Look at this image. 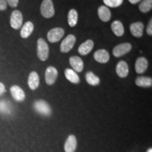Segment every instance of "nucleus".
Here are the masks:
<instances>
[{
	"mask_svg": "<svg viewBox=\"0 0 152 152\" xmlns=\"http://www.w3.org/2000/svg\"><path fill=\"white\" fill-rule=\"evenodd\" d=\"M37 57L42 61H45L49 57V49L46 41L42 38H39L37 40Z\"/></svg>",
	"mask_w": 152,
	"mask_h": 152,
	"instance_id": "f257e3e1",
	"label": "nucleus"
},
{
	"mask_svg": "<svg viewBox=\"0 0 152 152\" xmlns=\"http://www.w3.org/2000/svg\"><path fill=\"white\" fill-rule=\"evenodd\" d=\"M40 13L44 18H50L55 14L52 0H43L40 6Z\"/></svg>",
	"mask_w": 152,
	"mask_h": 152,
	"instance_id": "f03ea898",
	"label": "nucleus"
},
{
	"mask_svg": "<svg viewBox=\"0 0 152 152\" xmlns=\"http://www.w3.org/2000/svg\"><path fill=\"white\" fill-rule=\"evenodd\" d=\"M33 107L36 111L40 115L49 116L52 114V109L48 103L44 100H38L33 104Z\"/></svg>",
	"mask_w": 152,
	"mask_h": 152,
	"instance_id": "7ed1b4c3",
	"label": "nucleus"
},
{
	"mask_svg": "<svg viewBox=\"0 0 152 152\" xmlns=\"http://www.w3.org/2000/svg\"><path fill=\"white\" fill-rule=\"evenodd\" d=\"M76 42V37L73 35H68L64 39L60 46V50L62 53H68L73 48Z\"/></svg>",
	"mask_w": 152,
	"mask_h": 152,
	"instance_id": "20e7f679",
	"label": "nucleus"
},
{
	"mask_svg": "<svg viewBox=\"0 0 152 152\" xmlns=\"http://www.w3.org/2000/svg\"><path fill=\"white\" fill-rule=\"evenodd\" d=\"M64 30L61 28H54L50 30L47 33V39L51 43L57 42L64 37Z\"/></svg>",
	"mask_w": 152,
	"mask_h": 152,
	"instance_id": "39448f33",
	"label": "nucleus"
},
{
	"mask_svg": "<svg viewBox=\"0 0 152 152\" xmlns=\"http://www.w3.org/2000/svg\"><path fill=\"white\" fill-rule=\"evenodd\" d=\"M23 20V14L20 11L15 10L11 13L10 18V24L11 28L15 30H18L22 26Z\"/></svg>",
	"mask_w": 152,
	"mask_h": 152,
	"instance_id": "423d86ee",
	"label": "nucleus"
},
{
	"mask_svg": "<svg viewBox=\"0 0 152 152\" xmlns=\"http://www.w3.org/2000/svg\"><path fill=\"white\" fill-rule=\"evenodd\" d=\"M131 49H132L131 44L128 42L120 44L113 48V54L115 57H121L130 52Z\"/></svg>",
	"mask_w": 152,
	"mask_h": 152,
	"instance_id": "0eeeda50",
	"label": "nucleus"
},
{
	"mask_svg": "<svg viewBox=\"0 0 152 152\" xmlns=\"http://www.w3.org/2000/svg\"><path fill=\"white\" fill-rule=\"evenodd\" d=\"M58 77V71L54 66H49L45 72V81L49 85L54 84Z\"/></svg>",
	"mask_w": 152,
	"mask_h": 152,
	"instance_id": "6e6552de",
	"label": "nucleus"
},
{
	"mask_svg": "<svg viewBox=\"0 0 152 152\" xmlns=\"http://www.w3.org/2000/svg\"><path fill=\"white\" fill-rule=\"evenodd\" d=\"M69 63L71 64L73 70L76 73H80L84 69V63L83 60L79 56H73L70 58Z\"/></svg>",
	"mask_w": 152,
	"mask_h": 152,
	"instance_id": "1a4fd4ad",
	"label": "nucleus"
},
{
	"mask_svg": "<svg viewBox=\"0 0 152 152\" xmlns=\"http://www.w3.org/2000/svg\"><path fill=\"white\" fill-rule=\"evenodd\" d=\"M94 58L96 61L100 64H106L110 59L109 52L106 49H99L94 54Z\"/></svg>",
	"mask_w": 152,
	"mask_h": 152,
	"instance_id": "9d476101",
	"label": "nucleus"
},
{
	"mask_svg": "<svg viewBox=\"0 0 152 152\" xmlns=\"http://www.w3.org/2000/svg\"><path fill=\"white\" fill-rule=\"evenodd\" d=\"M10 91L13 98L17 102H23L26 98V94H25L24 91L22 90L21 87L18 85H14L11 87Z\"/></svg>",
	"mask_w": 152,
	"mask_h": 152,
	"instance_id": "9b49d317",
	"label": "nucleus"
},
{
	"mask_svg": "<svg viewBox=\"0 0 152 152\" xmlns=\"http://www.w3.org/2000/svg\"><path fill=\"white\" fill-rule=\"evenodd\" d=\"M148 60L145 57H139L135 62V71L137 73L142 74L147 71L148 68Z\"/></svg>",
	"mask_w": 152,
	"mask_h": 152,
	"instance_id": "f8f14e48",
	"label": "nucleus"
},
{
	"mask_svg": "<svg viewBox=\"0 0 152 152\" xmlns=\"http://www.w3.org/2000/svg\"><path fill=\"white\" fill-rule=\"evenodd\" d=\"M117 75L121 78H124L128 75L129 73V68L128 65L124 61H121L118 63L116 68H115Z\"/></svg>",
	"mask_w": 152,
	"mask_h": 152,
	"instance_id": "ddd939ff",
	"label": "nucleus"
},
{
	"mask_svg": "<svg viewBox=\"0 0 152 152\" xmlns=\"http://www.w3.org/2000/svg\"><path fill=\"white\" fill-rule=\"evenodd\" d=\"M144 24L142 22H135L130 25V33L135 37H141L143 35Z\"/></svg>",
	"mask_w": 152,
	"mask_h": 152,
	"instance_id": "4468645a",
	"label": "nucleus"
},
{
	"mask_svg": "<svg viewBox=\"0 0 152 152\" xmlns=\"http://www.w3.org/2000/svg\"><path fill=\"white\" fill-rule=\"evenodd\" d=\"M94 47V42L92 39H87L85 42L82 43L78 47V52L80 54L85 56L90 54Z\"/></svg>",
	"mask_w": 152,
	"mask_h": 152,
	"instance_id": "2eb2a0df",
	"label": "nucleus"
},
{
	"mask_svg": "<svg viewBox=\"0 0 152 152\" xmlns=\"http://www.w3.org/2000/svg\"><path fill=\"white\" fill-rule=\"evenodd\" d=\"M77 147V140L73 134L68 137L64 144V150L66 152H75Z\"/></svg>",
	"mask_w": 152,
	"mask_h": 152,
	"instance_id": "dca6fc26",
	"label": "nucleus"
},
{
	"mask_svg": "<svg viewBox=\"0 0 152 152\" xmlns=\"http://www.w3.org/2000/svg\"><path fill=\"white\" fill-rule=\"evenodd\" d=\"M97 13L99 18L103 22H108L111 18V11L106 6H101L99 7Z\"/></svg>",
	"mask_w": 152,
	"mask_h": 152,
	"instance_id": "f3484780",
	"label": "nucleus"
},
{
	"mask_svg": "<svg viewBox=\"0 0 152 152\" xmlns=\"http://www.w3.org/2000/svg\"><path fill=\"white\" fill-rule=\"evenodd\" d=\"M28 86L32 90H35L39 85V77L37 73L33 71L30 73L28 80Z\"/></svg>",
	"mask_w": 152,
	"mask_h": 152,
	"instance_id": "a211bd4d",
	"label": "nucleus"
},
{
	"mask_svg": "<svg viewBox=\"0 0 152 152\" xmlns=\"http://www.w3.org/2000/svg\"><path fill=\"white\" fill-rule=\"evenodd\" d=\"M34 30V25L32 22L27 21L20 30V36L23 39H26L33 33Z\"/></svg>",
	"mask_w": 152,
	"mask_h": 152,
	"instance_id": "6ab92c4d",
	"label": "nucleus"
},
{
	"mask_svg": "<svg viewBox=\"0 0 152 152\" xmlns=\"http://www.w3.org/2000/svg\"><path fill=\"white\" fill-rule=\"evenodd\" d=\"M64 75L66 79L74 84H78L80 83V77L75 71L71 68H66L64 71Z\"/></svg>",
	"mask_w": 152,
	"mask_h": 152,
	"instance_id": "aec40b11",
	"label": "nucleus"
},
{
	"mask_svg": "<svg viewBox=\"0 0 152 152\" xmlns=\"http://www.w3.org/2000/svg\"><path fill=\"white\" fill-rule=\"evenodd\" d=\"M111 30L113 33L117 37H121L125 33V29L123 25L120 20H115L111 23Z\"/></svg>",
	"mask_w": 152,
	"mask_h": 152,
	"instance_id": "412c9836",
	"label": "nucleus"
},
{
	"mask_svg": "<svg viewBox=\"0 0 152 152\" xmlns=\"http://www.w3.org/2000/svg\"><path fill=\"white\" fill-rule=\"evenodd\" d=\"M135 84L138 87H149L152 85V78L147 76H140L135 80Z\"/></svg>",
	"mask_w": 152,
	"mask_h": 152,
	"instance_id": "4be33fe9",
	"label": "nucleus"
},
{
	"mask_svg": "<svg viewBox=\"0 0 152 152\" xmlns=\"http://www.w3.org/2000/svg\"><path fill=\"white\" fill-rule=\"evenodd\" d=\"M85 79H86L87 83L89 85H92V86H96L98 85L100 83V79L97 75L92 71H89L85 74Z\"/></svg>",
	"mask_w": 152,
	"mask_h": 152,
	"instance_id": "5701e85b",
	"label": "nucleus"
},
{
	"mask_svg": "<svg viewBox=\"0 0 152 152\" xmlns=\"http://www.w3.org/2000/svg\"><path fill=\"white\" fill-rule=\"evenodd\" d=\"M78 14L75 9H71L68 11V23L71 27H74L77 23Z\"/></svg>",
	"mask_w": 152,
	"mask_h": 152,
	"instance_id": "b1692460",
	"label": "nucleus"
},
{
	"mask_svg": "<svg viewBox=\"0 0 152 152\" xmlns=\"http://www.w3.org/2000/svg\"><path fill=\"white\" fill-rule=\"evenodd\" d=\"M152 8V0H144L142 1L140 6L139 9L142 13H147L151 11Z\"/></svg>",
	"mask_w": 152,
	"mask_h": 152,
	"instance_id": "393cba45",
	"label": "nucleus"
},
{
	"mask_svg": "<svg viewBox=\"0 0 152 152\" xmlns=\"http://www.w3.org/2000/svg\"><path fill=\"white\" fill-rule=\"evenodd\" d=\"M11 112V105L9 102L6 100L0 101V113L9 114Z\"/></svg>",
	"mask_w": 152,
	"mask_h": 152,
	"instance_id": "a878e982",
	"label": "nucleus"
},
{
	"mask_svg": "<svg viewBox=\"0 0 152 152\" xmlns=\"http://www.w3.org/2000/svg\"><path fill=\"white\" fill-rule=\"evenodd\" d=\"M104 3L109 7L116 8L122 4L123 0H103Z\"/></svg>",
	"mask_w": 152,
	"mask_h": 152,
	"instance_id": "bb28decb",
	"label": "nucleus"
},
{
	"mask_svg": "<svg viewBox=\"0 0 152 152\" xmlns=\"http://www.w3.org/2000/svg\"><path fill=\"white\" fill-rule=\"evenodd\" d=\"M8 4L11 7H13V8H15L16 7L18 4L19 0H6Z\"/></svg>",
	"mask_w": 152,
	"mask_h": 152,
	"instance_id": "cd10ccee",
	"label": "nucleus"
},
{
	"mask_svg": "<svg viewBox=\"0 0 152 152\" xmlns=\"http://www.w3.org/2000/svg\"><path fill=\"white\" fill-rule=\"evenodd\" d=\"M7 7V2L6 0H0V11L6 10Z\"/></svg>",
	"mask_w": 152,
	"mask_h": 152,
	"instance_id": "c85d7f7f",
	"label": "nucleus"
},
{
	"mask_svg": "<svg viewBox=\"0 0 152 152\" xmlns=\"http://www.w3.org/2000/svg\"><path fill=\"white\" fill-rule=\"evenodd\" d=\"M147 33L149 36L152 35V19L151 18L150 19L149 24H148V26L147 28Z\"/></svg>",
	"mask_w": 152,
	"mask_h": 152,
	"instance_id": "c756f323",
	"label": "nucleus"
},
{
	"mask_svg": "<svg viewBox=\"0 0 152 152\" xmlns=\"http://www.w3.org/2000/svg\"><path fill=\"white\" fill-rule=\"evenodd\" d=\"M6 92V88L4 85L2 83H0V96L4 94Z\"/></svg>",
	"mask_w": 152,
	"mask_h": 152,
	"instance_id": "7c9ffc66",
	"label": "nucleus"
},
{
	"mask_svg": "<svg viewBox=\"0 0 152 152\" xmlns=\"http://www.w3.org/2000/svg\"><path fill=\"white\" fill-rule=\"evenodd\" d=\"M128 1H130L131 4H137L138 2H140L141 0H128Z\"/></svg>",
	"mask_w": 152,
	"mask_h": 152,
	"instance_id": "2f4dec72",
	"label": "nucleus"
},
{
	"mask_svg": "<svg viewBox=\"0 0 152 152\" xmlns=\"http://www.w3.org/2000/svg\"><path fill=\"white\" fill-rule=\"evenodd\" d=\"M147 152H152V149H151V148H149V149L147 150Z\"/></svg>",
	"mask_w": 152,
	"mask_h": 152,
	"instance_id": "473e14b6",
	"label": "nucleus"
}]
</instances>
